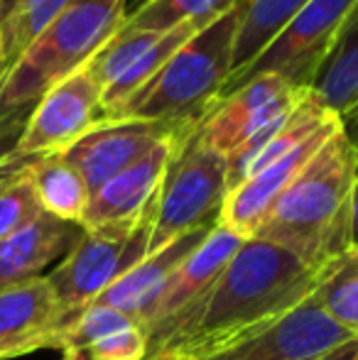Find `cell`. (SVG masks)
<instances>
[{
	"label": "cell",
	"instance_id": "1",
	"mask_svg": "<svg viewBox=\"0 0 358 360\" xmlns=\"http://www.w3.org/2000/svg\"><path fill=\"white\" fill-rule=\"evenodd\" d=\"M319 270L285 248L245 238L199 311L158 358L209 360L250 341L312 297Z\"/></svg>",
	"mask_w": 358,
	"mask_h": 360
},
{
	"label": "cell",
	"instance_id": "2",
	"mask_svg": "<svg viewBox=\"0 0 358 360\" xmlns=\"http://www.w3.org/2000/svg\"><path fill=\"white\" fill-rule=\"evenodd\" d=\"M358 147L336 130L280 194L250 238L285 248L321 270L356 243Z\"/></svg>",
	"mask_w": 358,
	"mask_h": 360
},
{
	"label": "cell",
	"instance_id": "3",
	"mask_svg": "<svg viewBox=\"0 0 358 360\" xmlns=\"http://www.w3.org/2000/svg\"><path fill=\"white\" fill-rule=\"evenodd\" d=\"M238 22V5L219 15L209 27L194 34L145 89L106 120H153L181 128L201 125L234 74Z\"/></svg>",
	"mask_w": 358,
	"mask_h": 360
},
{
	"label": "cell",
	"instance_id": "4",
	"mask_svg": "<svg viewBox=\"0 0 358 360\" xmlns=\"http://www.w3.org/2000/svg\"><path fill=\"white\" fill-rule=\"evenodd\" d=\"M128 0H69L27 44L0 84V108L37 103L54 84L87 67L123 25Z\"/></svg>",
	"mask_w": 358,
	"mask_h": 360
},
{
	"label": "cell",
	"instance_id": "5",
	"mask_svg": "<svg viewBox=\"0 0 358 360\" xmlns=\"http://www.w3.org/2000/svg\"><path fill=\"white\" fill-rule=\"evenodd\" d=\"M158 199L160 191L140 214L84 228L82 240L64 257L62 265L47 275L69 319L91 307L106 289L150 255Z\"/></svg>",
	"mask_w": 358,
	"mask_h": 360
},
{
	"label": "cell",
	"instance_id": "6",
	"mask_svg": "<svg viewBox=\"0 0 358 360\" xmlns=\"http://www.w3.org/2000/svg\"><path fill=\"white\" fill-rule=\"evenodd\" d=\"M196 130L179 140L160 186L150 252H158L184 233L219 223L231 194L229 160L201 143Z\"/></svg>",
	"mask_w": 358,
	"mask_h": 360
},
{
	"label": "cell",
	"instance_id": "7",
	"mask_svg": "<svg viewBox=\"0 0 358 360\" xmlns=\"http://www.w3.org/2000/svg\"><path fill=\"white\" fill-rule=\"evenodd\" d=\"M356 13L358 0H309L248 67L231 76L224 96L258 74H277L297 89H312Z\"/></svg>",
	"mask_w": 358,
	"mask_h": 360
},
{
	"label": "cell",
	"instance_id": "8",
	"mask_svg": "<svg viewBox=\"0 0 358 360\" xmlns=\"http://www.w3.org/2000/svg\"><path fill=\"white\" fill-rule=\"evenodd\" d=\"M106 120L101 86L94 79L89 64L54 84L25 120L10 162L27 167L30 162L49 155H64L74 143Z\"/></svg>",
	"mask_w": 358,
	"mask_h": 360
},
{
	"label": "cell",
	"instance_id": "9",
	"mask_svg": "<svg viewBox=\"0 0 358 360\" xmlns=\"http://www.w3.org/2000/svg\"><path fill=\"white\" fill-rule=\"evenodd\" d=\"M243 240L245 236L231 231L219 221L204 238V243L170 277V282L162 287V292L158 294L140 323L148 336V360L158 358L170 338L194 319V314L199 311L219 275L229 265L231 257L238 252Z\"/></svg>",
	"mask_w": 358,
	"mask_h": 360
},
{
	"label": "cell",
	"instance_id": "10",
	"mask_svg": "<svg viewBox=\"0 0 358 360\" xmlns=\"http://www.w3.org/2000/svg\"><path fill=\"white\" fill-rule=\"evenodd\" d=\"M214 20L216 18L189 20L167 32L120 27L89 62L91 74L101 86L106 118L128 103L140 89H145L155 74Z\"/></svg>",
	"mask_w": 358,
	"mask_h": 360
},
{
	"label": "cell",
	"instance_id": "11",
	"mask_svg": "<svg viewBox=\"0 0 358 360\" xmlns=\"http://www.w3.org/2000/svg\"><path fill=\"white\" fill-rule=\"evenodd\" d=\"M309 89H297L277 74H258L221 96L201 120L196 135L211 150L229 157L272 120L292 113Z\"/></svg>",
	"mask_w": 358,
	"mask_h": 360
},
{
	"label": "cell",
	"instance_id": "12",
	"mask_svg": "<svg viewBox=\"0 0 358 360\" xmlns=\"http://www.w3.org/2000/svg\"><path fill=\"white\" fill-rule=\"evenodd\" d=\"M199 128V125H196ZM181 125L153 123V120H103L64 152L69 162L82 172L89 191L96 194L106 181L128 169L133 162L148 155L153 147L181 133Z\"/></svg>",
	"mask_w": 358,
	"mask_h": 360
},
{
	"label": "cell",
	"instance_id": "13",
	"mask_svg": "<svg viewBox=\"0 0 358 360\" xmlns=\"http://www.w3.org/2000/svg\"><path fill=\"white\" fill-rule=\"evenodd\" d=\"M351 338L309 297L255 338L209 360H317Z\"/></svg>",
	"mask_w": 358,
	"mask_h": 360
},
{
	"label": "cell",
	"instance_id": "14",
	"mask_svg": "<svg viewBox=\"0 0 358 360\" xmlns=\"http://www.w3.org/2000/svg\"><path fill=\"white\" fill-rule=\"evenodd\" d=\"M69 316L47 277L0 292V360L52 348V336Z\"/></svg>",
	"mask_w": 358,
	"mask_h": 360
},
{
	"label": "cell",
	"instance_id": "15",
	"mask_svg": "<svg viewBox=\"0 0 358 360\" xmlns=\"http://www.w3.org/2000/svg\"><path fill=\"white\" fill-rule=\"evenodd\" d=\"M191 130L196 128L181 130V133L172 135V138L160 143L158 147H153L148 155L140 157L138 162H133L128 169L115 174L110 181H106L96 194H91L82 226L96 228L103 226V223L123 221V218L140 214L155 199L160 186H162V179L167 174L174 152H177L179 140L186 133H191Z\"/></svg>",
	"mask_w": 358,
	"mask_h": 360
},
{
	"label": "cell",
	"instance_id": "16",
	"mask_svg": "<svg viewBox=\"0 0 358 360\" xmlns=\"http://www.w3.org/2000/svg\"><path fill=\"white\" fill-rule=\"evenodd\" d=\"M214 226L189 231V233H184V236L174 238L170 245L160 248L158 252H150L143 262H138V265L125 272L115 285H110L106 289L94 304L118 309V311L128 314L140 326L145 314L150 311L153 302L158 299V294L162 292V287L170 282V277H172L181 267V262L204 243V238L209 236V231Z\"/></svg>",
	"mask_w": 358,
	"mask_h": 360
},
{
	"label": "cell",
	"instance_id": "17",
	"mask_svg": "<svg viewBox=\"0 0 358 360\" xmlns=\"http://www.w3.org/2000/svg\"><path fill=\"white\" fill-rule=\"evenodd\" d=\"M84 236V226L42 214L0 240V292L42 277L49 262L67 257Z\"/></svg>",
	"mask_w": 358,
	"mask_h": 360
},
{
	"label": "cell",
	"instance_id": "18",
	"mask_svg": "<svg viewBox=\"0 0 358 360\" xmlns=\"http://www.w3.org/2000/svg\"><path fill=\"white\" fill-rule=\"evenodd\" d=\"M312 91L339 118L346 138L358 147V13L319 69Z\"/></svg>",
	"mask_w": 358,
	"mask_h": 360
},
{
	"label": "cell",
	"instance_id": "19",
	"mask_svg": "<svg viewBox=\"0 0 358 360\" xmlns=\"http://www.w3.org/2000/svg\"><path fill=\"white\" fill-rule=\"evenodd\" d=\"M27 174L44 214L82 226L91 201V191L82 172L67 157H39L27 165Z\"/></svg>",
	"mask_w": 358,
	"mask_h": 360
},
{
	"label": "cell",
	"instance_id": "20",
	"mask_svg": "<svg viewBox=\"0 0 358 360\" xmlns=\"http://www.w3.org/2000/svg\"><path fill=\"white\" fill-rule=\"evenodd\" d=\"M307 3L309 0H248L238 5L241 22L236 34L234 74L248 67Z\"/></svg>",
	"mask_w": 358,
	"mask_h": 360
},
{
	"label": "cell",
	"instance_id": "21",
	"mask_svg": "<svg viewBox=\"0 0 358 360\" xmlns=\"http://www.w3.org/2000/svg\"><path fill=\"white\" fill-rule=\"evenodd\" d=\"M312 299L326 316L358 338V243L321 267Z\"/></svg>",
	"mask_w": 358,
	"mask_h": 360
},
{
	"label": "cell",
	"instance_id": "22",
	"mask_svg": "<svg viewBox=\"0 0 358 360\" xmlns=\"http://www.w3.org/2000/svg\"><path fill=\"white\" fill-rule=\"evenodd\" d=\"M231 8H236V0H140L138 8L125 15L120 27L167 32L189 20L219 18Z\"/></svg>",
	"mask_w": 358,
	"mask_h": 360
},
{
	"label": "cell",
	"instance_id": "23",
	"mask_svg": "<svg viewBox=\"0 0 358 360\" xmlns=\"http://www.w3.org/2000/svg\"><path fill=\"white\" fill-rule=\"evenodd\" d=\"M67 3L69 0H10L8 13L0 22V39L10 67Z\"/></svg>",
	"mask_w": 358,
	"mask_h": 360
},
{
	"label": "cell",
	"instance_id": "24",
	"mask_svg": "<svg viewBox=\"0 0 358 360\" xmlns=\"http://www.w3.org/2000/svg\"><path fill=\"white\" fill-rule=\"evenodd\" d=\"M130 326H135V321L128 314L118 311V309L103 307V304H91L82 314L69 319L67 323H62L54 331L52 348L67 351V348L87 346L91 341H98V338H106L110 333H118Z\"/></svg>",
	"mask_w": 358,
	"mask_h": 360
},
{
	"label": "cell",
	"instance_id": "25",
	"mask_svg": "<svg viewBox=\"0 0 358 360\" xmlns=\"http://www.w3.org/2000/svg\"><path fill=\"white\" fill-rule=\"evenodd\" d=\"M42 214L44 211L32 189L27 167L0 179V240L23 231Z\"/></svg>",
	"mask_w": 358,
	"mask_h": 360
},
{
	"label": "cell",
	"instance_id": "26",
	"mask_svg": "<svg viewBox=\"0 0 358 360\" xmlns=\"http://www.w3.org/2000/svg\"><path fill=\"white\" fill-rule=\"evenodd\" d=\"M62 360H148V336L143 326H130L87 346L62 351Z\"/></svg>",
	"mask_w": 358,
	"mask_h": 360
},
{
	"label": "cell",
	"instance_id": "27",
	"mask_svg": "<svg viewBox=\"0 0 358 360\" xmlns=\"http://www.w3.org/2000/svg\"><path fill=\"white\" fill-rule=\"evenodd\" d=\"M32 105L34 103L10 110V113L0 120V179H3V176H8V174H15V172H20V169H25V167H18V165H13V162H10V152L15 150L20 135H23L25 120H27Z\"/></svg>",
	"mask_w": 358,
	"mask_h": 360
},
{
	"label": "cell",
	"instance_id": "28",
	"mask_svg": "<svg viewBox=\"0 0 358 360\" xmlns=\"http://www.w3.org/2000/svg\"><path fill=\"white\" fill-rule=\"evenodd\" d=\"M317 360H358V338H351V341L341 343L339 348L324 353V356Z\"/></svg>",
	"mask_w": 358,
	"mask_h": 360
},
{
	"label": "cell",
	"instance_id": "29",
	"mask_svg": "<svg viewBox=\"0 0 358 360\" xmlns=\"http://www.w3.org/2000/svg\"><path fill=\"white\" fill-rule=\"evenodd\" d=\"M8 72H10V62H8V54H5L3 39H0V84H3V79L8 76Z\"/></svg>",
	"mask_w": 358,
	"mask_h": 360
},
{
	"label": "cell",
	"instance_id": "30",
	"mask_svg": "<svg viewBox=\"0 0 358 360\" xmlns=\"http://www.w3.org/2000/svg\"><path fill=\"white\" fill-rule=\"evenodd\" d=\"M8 5H10V0H0V22H3L5 13H8Z\"/></svg>",
	"mask_w": 358,
	"mask_h": 360
},
{
	"label": "cell",
	"instance_id": "31",
	"mask_svg": "<svg viewBox=\"0 0 358 360\" xmlns=\"http://www.w3.org/2000/svg\"><path fill=\"white\" fill-rule=\"evenodd\" d=\"M354 238L358 243V196H356V218H354Z\"/></svg>",
	"mask_w": 358,
	"mask_h": 360
},
{
	"label": "cell",
	"instance_id": "32",
	"mask_svg": "<svg viewBox=\"0 0 358 360\" xmlns=\"http://www.w3.org/2000/svg\"><path fill=\"white\" fill-rule=\"evenodd\" d=\"M13 110H15V108H13ZM8 113H10V110H5V108H0V120H3V118H5V115H8Z\"/></svg>",
	"mask_w": 358,
	"mask_h": 360
},
{
	"label": "cell",
	"instance_id": "33",
	"mask_svg": "<svg viewBox=\"0 0 358 360\" xmlns=\"http://www.w3.org/2000/svg\"><path fill=\"white\" fill-rule=\"evenodd\" d=\"M243 3H248V0H236V5H243Z\"/></svg>",
	"mask_w": 358,
	"mask_h": 360
},
{
	"label": "cell",
	"instance_id": "34",
	"mask_svg": "<svg viewBox=\"0 0 358 360\" xmlns=\"http://www.w3.org/2000/svg\"><path fill=\"white\" fill-rule=\"evenodd\" d=\"M174 360H196V358H174Z\"/></svg>",
	"mask_w": 358,
	"mask_h": 360
},
{
	"label": "cell",
	"instance_id": "35",
	"mask_svg": "<svg viewBox=\"0 0 358 360\" xmlns=\"http://www.w3.org/2000/svg\"><path fill=\"white\" fill-rule=\"evenodd\" d=\"M150 360H167V358H150Z\"/></svg>",
	"mask_w": 358,
	"mask_h": 360
}]
</instances>
